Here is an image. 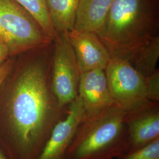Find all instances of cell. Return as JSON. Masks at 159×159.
<instances>
[{
	"label": "cell",
	"mask_w": 159,
	"mask_h": 159,
	"mask_svg": "<svg viewBox=\"0 0 159 159\" xmlns=\"http://www.w3.org/2000/svg\"><path fill=\"white\" fill-rule=\"evenodd\" d=\"M34 18L44 33L52 41L57 34L51 24L46 0H15Z\"/></svg>",
	"instance_id": "5bb4252c"
},
{
	"label": "cell",
	"mask_w": 159,
	"mask_h": 159,
	"mask_svg": "<svg viewBox=\"0 0 159 159\" xmlns=\"http://www.w3.org/2000/svg\"><path fill=\"white\" fill-rule=\"evenodd\" d=\"M159 58V36L156 37L128 60L144 77L157 70Z\"/></svg>",
	"instance_id": "4fadbf2b"
},
{
	"label": "cell",
	"mask_w": 159,
	"mask_h": 159,
	"mask_svg": "<svg viewBox=\"0 0 159 159\" xmlns=\"http://www.w3.org/2000/svg\"><path fill=\"white\" fill-rule=\"evenodd\" d=\"M80 0H46L52 27L57 35L74 27Z\"/></svg>",
	"instance_id": "7c38bea8"
},
{
	"label": "cell",
	"mask_w": 159,
	"mask_h": 159,
	"mask_svg": "<svg viewBox=\"0 0 159 159\" xmlns=\"http://www.w3.org/2000/svg\"><path fill=\"white\" fill-rule=\"evenodd\" d=\"M0 41L10 55L48 45L52 41L28 12L15 0H0Z\"/></svg>",
	"instance_id": "277c9868"
},
{
	"label": "cell",
	"mask_w": 159,
	"mask_h": 159,
	"mask_svg": "<svg viewBox=\"0 0 159 159\" xmlns=\"http://www.w3.org/2000/svg\"><path fill=\"white\" fill-rule=\"evenodd\" d=\"M46 64L30 61L6 89L0 87V148L10 159H37L67 113L52 92Z\"/></svg>",
	"instance_id": "6da1fadb"
},
{
	"label": "cell",
	"mask_w": 159,
	"mask_h": 159,
	"mask_svg": "<svg viewBox=\"0 0 159 159\" xmlns=\"http://www.w3.org/2000/svg\"><path fill=\"white\" fill-rule=\"evenodd\" d=\"M8 55H10V53L8 48L4 44L0 41V66L4 63Z\"/></svg>",
	"instance_id": "ac0fdd59"
},
{
	"label": "cell",
	"mask_w": 159,
	"mask_h": 159,
	"mask_svg": "<svg viewBox=\"0 0 159 159\" xmlns=\"http://www.w3.org/2000/svg\"><path fill=\"white\" fill-rule=\"evenodd\" d=\"M146 93L148 100L159 102V70H157L151 75L144 77Z\"/></svg>",
	"instance_id": "2e32d148"
},
{
	"label": "cell",
	"mask_w": 159,
	"mask_h": 159,
	"mask_svg": "<svg viewBox=\"0 0 159 159\" xmlns=\"http://www.w3.org/2000/svg\"><path fill=\"white\" fill-rule=\"evenodd\" d=\"M11 69V63L10 61L2 64L0 66V87L5 81Z\"/></svg>",
	"instance_id": "e0dca14e"
},
{
	"label": "cell",
	"mask_w": 159,
	"mask_h": 159,
	"mask_svg": "<svg viewBox=\"0 0 159 159\" xmlns=\"http://www.w3.org/2000/svg\"><path fill=\"white\" fill-rule=\"evenodd\" d=\"M68 37L81 73L94 70H105L111 56L96 33L73 30L68 32Z\"/></svg>",
	"instance_id": "9c48e42d"
},
{
	"label": "cell",
	"mask_w": 159,
	"mask_h": 159,
	"mask_svg": "<svg viewBox=\"0 0 159 159\" xmlns=\"http://www.w3.org/2000/svg\"><path fill=\"white\" fill-rule=\"evenodd\" d=\"M159 33V0H113L97 34L111 57L129 60Z\"/></svg>",
	"instance_id": "7a4b0ae2"
},
{
	"label": "cell",
	"mask_w": 159,
	"mask_h": 159,
	"mask_svg": "<svg viewBox=\"0 0 159 159\" xmlns=\"http://www.w3.org/2000/svg\"><path fill=\"white\" fill-rule=\"evenodd\" d=\"M85 114L79 96L69 106L67 113L51 131L37 159H66L68 148Z\"/></svg>",
	"instance_id": "52a82bcc"
},
{
	"label": "cell",
	"mask_w": 159,
	"mask_h": 159,
	"mask_svg": "<svg viewBox=\"0 0 159 159\" xmlns=\"http://www.w3.org/2000/svg\"><path fill=\"white\" fill-rule=\"evenodd\" d=\"M53 41L51 89L59 106L68 110L78 96L81 73L68 40V33L58 35Z\"/></svg>",
	"instance_id": "5b68a950"
},
{
	"label": "cell",
	"mask_w": 159,
	"mask_h": 159,
	"mask_svg": "<svg viewBox=\"0 0 159 159\" xmlns=\"http://www.w3.org/2000/svg\"><path fill=\"white\" fill-rule=\"evenodd\" d=\"M117 159H159V139L141 148L127 152Z\"/></svg>",
	"instance_id": "9a60e30c"
},
{
	"label": "cell",
	"mask_w": 159,
	"mask_h": 159,
	"mask_svg": "<svg viewBox=\"0 0 159 159\" xmlns=\"http://www.w3.org/2000/svg\"><path fill=\"white\" fill-rule=\"evenodd\" d=\"M125 123L129 137L127 152L159 139V102L148 101L125 111Z\"/></svg>",
	"instance_id": "ba28073f"
},
{
	"label": "cell",
	"mask_w": 159,
	"mask_h": 159,
	"mask_svg": "<svg viewBox=\"0 0 159 159\" xmlns=\"http://www.w3.org/2000/svg\"><path fill=\"white\" fill-rule=\"evenodd\" d=\"M78 96L83 104L84 117L94 116L115 104L104 70L81 73Z\"/></svg>",
	"instance_id": "30bf717a"
},
{
	"label": "cell",
	"mask_w": 159,
	"mask_h": 159,
	"mask_svg": "<svg viewBox=\"0 0 159 159\" xmlns=\"http://www.w3.org/2000/svg\"><path fill=\"white\" fill-rule=\"evenodd\" d=\"M108 88L114 102L125 111L148 100L144 77L124 58L111 57L105 69Z\"/></svg>",
	"instance_id": "8992f818"
},
{
	"label": "cell",
	"mask_w": 159,
	"mask_h": 159,
	"mask_svg": "<svg viewBox=\"0 0 159 159\" xmlns=\"http://www.w3.org/2000/svg\"><path fill=\"white\" fill-rule=\"evenodd\" d=\"M113 0H80L74 30L97 33L102 27Z\"/></svg>",
	"instance_id": "8fae6325"
},
{
	"label": "cell",
	"mask_w": 159,
	"mask_h": 159,
	"mask_svg": "<svg viewBox=\"0 0 159 159\" xmlns=\"http://www.w3.org/2000/svg\"><path fill=\"white\" fill-rule=\"evenodd\" d=\"M125 111L117 105L84 117L66 159H117L129 148Z\"/></svg>",
	"instance_id": "3957f363"
},
{
	"label": "cell",
	"mask_w": 159,
	"mask_h": 159,
	"mask_svg": "<svg viewBox=\"0 0 159 159\" xmlns=\"http://www.w3.org/2000/svg\"><path fill=\"white\" fill-rule=\"evenodd\" d=\"M0 159H10L1 148H0Z\"/></svg>",
	"instance_id": "d6986e66"
}]
</instances>
